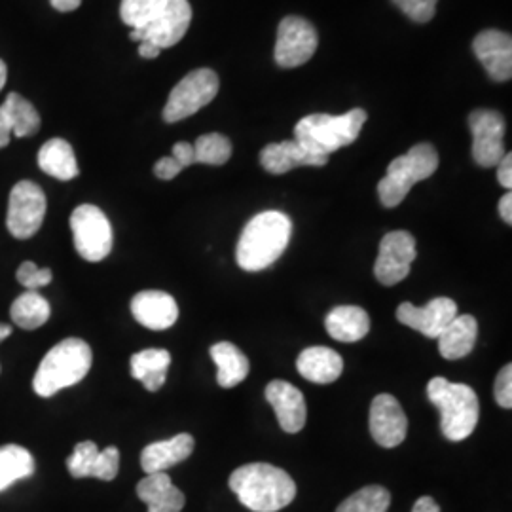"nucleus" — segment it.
Returning <instances> with one entry per match:
<instances>
[{"instance_id": "nucleus-26", "label": "nucleus", "mask_w": 512, "mask_h": 512, "mask_svg": "<svg viewBox=\"0 0 512 512\" xmlns=\"http://www.w3.org/2000/svg\"><path fill=\"white\" fill-rule=\"evenodd\" d=\"M38 167L57 181H73L80 173L71 143L57 137L40 148Z\"/></svg>"}, {"instance_id": "nucleus-4", "label": "nucleus", "mask_w": 512, "mask_h": 512, "mask_svg": "<svg viewBox=\"0 0 512 512\" xmlns=\"http://www.w3.org/2000/svg\"><path fill=\"white\" fill-rule=\"evenodd\" d=\"M92 363V348L80 338H67L46 353L35 374L33 389L38 397H54L61 389L80 384Z\"/></svg>"}, {"instance_id": "nucleus-27", "label": "nucleus", "mask_w": 512, "mask_h": 512, "mask_svg": "<svg viewBox=\"0 0 512 512\" xmlns=\"http://www.w3.org/2000/svg\"><path fill=\"white\" fill-rule=\"evenodd\" d=\"M171 366V355L165 349H145L131 357V376L145 385L147 391H160Z\"/></svg>"}, {"instance_id": "nucleus-11", "label": "nucleus", "mask_w": 512, "mask_h": 512, "mask_svg": "<svg viewBox=\"0 0 512 512\" xmlns=\"http://www.w3.org/2000/svg\"><path fill=\"white\" fill-rule=\"evenodd\" d=\"M192 21V6L188 0H169L164 12L150 21L147 27L131 29L129 38L133 42H148L160 50L173 48L188 33Z\"/></svg>"}, {"instance_id": "nucleus-33", "label": "nucleus", "mask_w": 512, "mask_h": 512, "mask_svg": "<svg viewBox=\"0 0 512 512\" xmlns=\"http://www.w3.org/2000/svg\"><path fill=\"white\" fill-rule=\"evenodd\" d=\"M232 158V143L222 133H207L194 143V162L205 165H224Z\"/></svg>"}, {"instance_id": "nucleus-14", "label": "nucleus", "mask_w": 512, "mask_h": 512, "mask_svg": "<svg viewBox=\"0 0 512 512\" xmlns=\"http://www.w3.org/2000/svg\"><path fill=\"white\" fill-rule=\"evenodd\" d=\"M370 433L382 448H397L403 444L408 433V418L393 395L382 393L372 401Z\"/></svg>"}, {"instance_id": "nucleus-42", "label": "nucleus", "mask_w": 512, "mask_h": 512, "mask_svg": "<svg viewBox=\"0 0 512 512\" xmlns=\"http://www.w3.org/2000/svg\"><path fill=\"white\" fill-rule=\"evenodd\" d=\"M499 215L507 224H512V194L507 192L501 200H499Z\"/></svg>"}, {"instance_id": "nucleus-19", "label": "nucleus", "mask_w": 512, "mask_h": 512, "mask_svg": "<svg viewBox=\"0 0 512 512\" xmlns=\"http://www.w3.org/2000/svg\"><path fill=\"white\" fill-rule=\"evenodd\" d=\"M131 313L137 323L150 330L171 329L179 319V306L164 291H141L131 300Z\"/></svg>"}, {"instance_id": "nucleus-32", "label": "nucleus", "mask_w": 512, "mask_h": 512, "mask_svg": "<svg viewBox=\"0 0 512 512\" xmlns=\"http://www.w3.org/2000/svg\"><path fill=\"white\" fill-rule=\"evenodd\" d=\"M389 505L391 494L384 486H365L349 495L342 505H338L336 512H387Z\"/></svg>"}, {"instance_id": "nucleus-2", "label": "nucleus", "mask_w": 512, "mask_h": 512, "mask_svg": "<svg viewBox=\"0 0 512 512\" xmlns=\"http://www.w3.org/2000/svg\"><path fill=\"white\" fill-rule=\"evenodd\" d=\"M293 222L281 211H264L247 222L238 241L239 268L245 272H262L279 260L289 247Z\"/></svg>"}, {"instance_id": "nucleus-17", "label": "nucleus", "mask_w": 512, "mask_h": 512, "mask_svg": "<svg viewBox=\"0 0 512 512\" xmlns=\"http://www.w3.org/2000/svg\"><path fill=\"white\" fill-rule=\"evenodd\" d=\"M473 52L495 82H507L512 76V38L509 33L486 29L473 40Z\"/></svg>"}, {"instance_id": "nucleus-6", "label": "nucleus", "mask_w": 512, "mask_h": 512, "mask_svg": "<svg viewBox=\"0 0 512 512\" xmlns=\"http://www.w3.org/2000/svg\"><path fill=\"white\" fill-rule=\"evenodd\" d=\"M439 167L437 148L420 143L410 148L404 156L395 158L378 184V196L384 207H397L404 202L414 184L429 179Z\"/></svg>"}, {"instance_id": "nucleus-47", "label": "nucleus", "mask_w": 512, "mask_h": 512, "mask_svg": "<svg viewBox=\"0 0 512 512\" xmlns=\"http://www.w3.org/2000/svg\"><path fill=\"white\" fill-rule=\"evenodd\" d=\"M8 336H12V327L10 325H0V342H4Z\"/></svg>"}, {"instance_id": "nucleus-12", "label": "nucleus", "mask_w": 512, "mask_h": 512, "mask_svg": "<svg viewBox=\"0 0 512 512\" xmlns=\"http://www.w3.org/2000/svg\"><path fill=\"white\" fill-rule=\"evenodd\" d=\"M416 239L404 230H395L385 234L380 241V253L374 264L376 279L385 285L393 287L406 279L410 274L412 262L416 260Z\"/></svg>"}, {"instance_id": "nucleus-39", "label": "nucleus", "mask_w": 512, "mask_h": 512, "mask_svg": "<svg viewBox=\"0 0 512 512\" xmlns=\"http://www.w3.org/2000/svg\"><path fill=\"white\" fill-rule=\"evenodd\" d=\"M497 167V181L499 184L503 186V188H507V190H511L512 188V154L511 152H507L503 158H501V162L495 165Z\"/></svg>"}, {"instance_id": "nucleus-10", "label": "nucleus", "mask_w": 512, "mask_h": 512, "mask_svg": "<svg viewBox=\"0 0 512 512\" xmlns=\"http://www.w3.org/2000/svg\"><path fill=\"white\" fill-rule=\"evenodd\" d=\"M319 38L317 31L308 19L289 16L279 23L277 42H275V63L283 69H294L308 63Z\"/></svg>"}, {"instance_id": "nucleus-3", "label": "nucleus", "mask_w": 512, "mask_h": 512, "mask_svg": "<svg viewBox=\"0 0 512 512\" xmlns=\"http://www.w3.org/2000/svg\"><path fill=\"white\" fill-rule=\"evenodd\" d=\"M366 118L365 109L349 110L342 116L310 114L296 124L294 141L313 156L329 158L332 152L357 141Z\"/></svg>"}, {"instance_id": "nucleus-16", "label": "nucleus", "mask_w": 512, "mask_h": 512, "mask_svg": "<svg viewBox=\"0 0 512 512\" xmlns=\"http://www.w3.org/2000/svg\"><path fill=\"white\" fill-rule=\"evenodd\" d=\"M458 315V306L452 298L440 296L431 300L427 306L418 308L410 302H403L397 308V319L410 329L418 330L427 338H439L440 332Z\"/></svg>"}, {"instance_id": "nucleus-28", "label": "nucleus", "mask_w": 512, "mask_h": 512, "mask_svg": "<svg viewBox=\"0 0 512 512\" xmlns=\"http://www.w3.org/2000/svg\"><path fill=\"white\" fill-rule=\"evenodd\" d=\"M211 357L219 368L217 382L220 387H236L249 376V359L238 346L230 342H219L211 348Z\"/></svg>"}, {"instance_id": "nucleus-37", "label": "nucleus", "mask_w": 512, "mask_h": 512, "mask_svg": "<svg viewBox=\"0 0 512 512\" xmlns=\"http://www.w3.org/2000/svg\"><path fill=\"white\" fill-rule=\"evenodd\" d=\"M495 401L501 408H512V365H505L497 374L494 385Z\"/></svg>"}, {"instance_id": "nucleus-25", "label": "nucleus", "mask_w": 512, "mask_h": 512, "mask_svg": "<svg viewBox=\"0 0 512 512\" xmlns=\"http://www.w3.org/2000/svg\"><path fill=\"white\" fill-rule=\"evenodd\" d=\"M327 332L338 342H359L370 330V317L359 306H338L325 319Z\"/></svg>"}, {"instance_id": "nucleus-41", "label": "nucleus", "mask_w": 512, "mask_h": 512, "mask_svg": "<svg viewBox=\"0 0 512 512\" xmlns=\"http://www.w3.org/2000/svg\"><path fill=\"white\" fill-rule=\"evenodd\" d=\"M412 512H440L439 503L429 497V495H423L416 503H414V509Z\"/></svg>"}, {"instance_id": "nucleus-45", "label": "nucleus", "mask_w": 512, "mask_h": 512, "mask_svg": "<svg viewBox=\"0 0 512 512\" xmlns=\"http://www.w3.org/2000/svg\"><path fill=\"white\" fill-rule=\"evenodd\" d=\"M160 54H162V50L156 48V46H152V44H148V42H141V44H139V55H141L143 59H156Z\"/></svg>"}, {"instance_id": "nucleus-23", "label": "nucleus", "mask_w": 512, "mask_h": 512, "mask_svg": "<svg viewBox=\"0 0 512 512\" xmlns=\"http://www.w3.org/2000/svg\"><path fill=\"white\" fill-rule=\"evenodd\" d=\"M296 368L302 378L313 384H332L336 382L344 372V359L334 349L315 346L304 349L298 355Z\"/></svg>"}, {"instance_id": "nucleus-38", "label": "nucleus", "mask_w": 512, "mask_h": 512, "mask_svg": "<svg viewBox=\"0 0 512 512\" xmlns=\"http://www.w3.org/2000/svg\"><path fill=\"white\" fill-rule=\"evenodd\" d=\"M183 165L179 164L173 156H165L162 160H158L154 165V175L162 181H171L175 179L181 171H183Z\"/></svg>"}, {"instance_id": "nucleus-7", "label": "nucleus", "mask_w": 512, "mask_h": 512, "mask_svg": "<svg viewBox=\"0 0 512 512\" xmlns=\"http://www.w3.org/2000/svg\"><path fill=\"white\" fill-rule=\"evenodd\" d=\"M219 86V76L211 69H198L186 74L169 93L164 107L165 122L175 124L194 116L217 97Z\"/></svg>"}, {"instance_id": "nucleus-8", "label": "nucleus", "mask_w": 512, "mask_h": 512, "mask_svg": "<svg viewBox=\"0 0 512 512\" xmlns=\"http://www.w3.org/2000/svg\"><path fill=\"white\" fill-rule=\"evenodd\" d=\"M74 249L88 262H101L112 251V226L107 215L90 203L76 207L71 215Z\"/></svg>"}, {"instance_id": "nucleus-30", "label": "nucleus", "mask_w": 512, "mask_h": 512, "mask_svg": "<svg viewBox=\"0 0 512 512\" xmlns=\"http://www.w3.org/2000/svg\"><path fill=\"white\" fill-rule=\"evenodd\" d=\"M35 473V458L18 444L0 446V492Z\"/></svg>"}, {"instance_id": "nucleus-34", "label": "nucleus", "mask_w": 512, "mask_h": 512, "mask_svg": "<svg viewBox=\"0 0 512 512\" xmlns=\"http://www.w3.org/2000/svg\"><path fill=\"white\" fill-rule=\"evenodd\" d=\"M169 0H122L120 18L131 29L147 27L150 21L164 12Z\"/></svg>"}, {"instance_id": "nucleus-44", "label": "nucleus", "mask_w": 512, "mask_h": 512, "mask_svg": "<svg viewBox=\"0 0 512 512\" xmlns=\"http://www.w3.org/2000/svg\"><path fill=\"white\" fill-rule=\"evenodd\" d=\"M12 139V129L8 126L2 110H0V148L8 147Z\"/></svg>"}, {"instance_id": "nucleus-40", "label": "nucleus", "mask_w": 512, "mask_h": 512, "mask_svg": "<svg viewBox=\"0 0 512 512\" xmlns=\"http://www.w3.org/2000/svg\"><path fill=\"white\" fill-rule=\"evenodd\" d=\"M171 156H173L179 164L183 165L184 169L190 167L192 164H196V162H194V145L184 143V141L183 143H177V145L173 147Z\"/></svg>"}, {"instance_id": "nucleus-36", "label": "nucleus", "mask_w": 512, "mask_h": 512, "mask_svg": "<svg viewBox=\"0 0 512 512\" xmlns=\"http://www.w3.org/2000/svg\"><path fill=\"white\" fill-rule=\"evenodd\" d=\"M437 2L439 0H393V4L416 23H427L435 18Z\"/></svg>"}, {"instance_id": "nucleus-15", "label": "nucleus", "mask_w": 512, "mask_h": 512, "mask_svg": "<svg viewBox=\"0 0 512 512\" xmlns=\"http://www.w3.org/2000/svg\"><path fill=\"white\" fill-rule=\"evenodd\" d=\"M67 469L74 478H99L110 482L120 471V450L116 446L99 450L92 440L78 442L67 459Z\"/></svg>"}, {"instance_id": "nucleus-20", "label": "nucleus", "mask_w": 512, "mask_h": 512, "mask_svg": "<svg viewBox=\"0 0 512 512\" xmlns=\"http://www.w3.org/2000/svg\"><path fill=\"white\" fill-rule=\"evenodd\" d=\"M196 440L188 433H181L173 439L152 442L141 452V467L147 475L165 473L167 469L183 463L192 456Z\"/></svg>"}, {"instance_id": "nucleus-31", "label": "nucleus", "mask_w": 512, "mask_h": 512, "mask_svg": "<svg viewBox=\"0 0 512 512\" xmlns=\"http://www.w3.org/2000/svg\"><path fill=\"white\" fill-rule=\"evenodd\" d=\"M50 313L48 300L37 291H25L14 300L10 310L12 321L23 330L40 329L50 319Z\"/></svg>"}, {"instance_id": "nucleus-35", "label": "nucleus", "mask_w": 512, "mask_h": 512, "mask_svg": "<svg viewBox=\"0 0 512 512\" xmlns=\"http://www.w3.org/2000/svg\"><path fill=\"white\" fill-rule=\"evenodd\" d=\"M19 285H23L27 291H37L40 287H46L52 283V270L50 268H38L33 260H27L19 266Z\"/></svg>"}, {"instance_id": "nucleus-13", "label": "nucleus", "mask_w": 512, "mask_h": 512, "mask_svg": "<svg viewBox=\"0 0 512 512\" xmlns=\"http://www.w3.org/2000/svg\"><path fill=\"white\" fill-rule=\"evenodd\" d=\"M473 158L480 167H495L505 152V118L497 110L478 109L469 116Z\"/></svg>"}, {"instance_id": "nucleus-9", "label": "nucleus", "mask_w": 512, "mask_h": 512, "mask_svg": "<svg viewBox=\"0 0 512 512\" xmlns=\"http://www.w3.org/2000/svg\"><path fill=\"white\" fill-rule=\"evenodd\" d=\"M46 194L33 181H21L10 192L6 226L8 232L18 239L33 238L46 217Z\"/></svg>"}, {"instance_id": "nucleus-5", "label": "nucleus", "mask_w": 512, "mask_h": 512, "mask_svg": "<svg viewBox=\"0 0 512 512\" xmlns=\"http://www.w3.org/2000/svg\"><path fill=\"white\" fill-rule=\"evenodd\" d=\"M427 397L439 408L440 431L446 439L461 442L473 435L480 414L473 387L437 376L427 384Z\"/></svg>"}, {"instance_id": "nucleus-43", "label": "nucleus", "mask_w": 512, "mask_h": 512, "mask_svg": "<svg viewBox=\"0 0 512 512\" xmlns=\"http://www.w3.org/2000/svg\"><path fill=\"white\" fill-rule=\"evenodd\" d=\"M50 2L57 12H65V14L74 12L82 4V0H50Z\"/></svg>"}, {"instance_id": "nucleus-18", "label": "nucleus", "mask_w": 512, "mask_h": 512, "mask_svg": "<svg viewBox=\"0 0 512 512\" xmlns=\"http://www.w3.org/2000/svg\"><path fill=\"white\" fill-rule=\"evenodd\" d=\"M266 401L272 404L275 418L285 433L294 435L304 429L308 410L304 403V395L298 387L285 380H274L266 387Z\"/></svg>"}, {"instance_id": "nucleus-29", "label": "nucleus", "mask_w": 512, "mask_h": 512, "mask_svg": "<svg viewBox=\"0 0 512 512\" xmlns=\"http://www.w3.org/2000/svg\"><path fill=\"white\" fill-rule=\"evenodd\" d=\"M0 110L12 129V135L16 137L37 135L40 129V114L25 97H21L19 93H8Z\"/></svg>"}, {"instance_id": "nucleus-1", "label": "nucleus", "mask_w": 512, "mask_h": 512, "mask_svg": "<svg viewBox=\"0 0 512 512\" xmlns=\"http://www.w3.org/2000/svg\"><path fill=\"white\" fill-rule=\"evenodd\" d=\"M230 490L243 507L253 512H277L296 497V484L289 473L270 463H249L230 475Z\"/></svg>"}, {"instance_id": "nucleus-21", "label": "nucleus", "mask_w": 512, "mask_h": 512, "mask_svg": "<svg viewBox=\"0 0 512 512\" xmlns=\"http://www.w3.org/2000/svg\"><path fill=\"white\" fill-rule=\"evenodd\" d=\"M329 158L313 156L308 150L300 147L296 141H283L268 145L260 152V164L272 175H285L294 167H323Z\"/></svg>"}, {"instance_id": "nucleus-46", "label": "nucleus", "mask_w": 512, "mask_h": 512, "mask_svg": "<svg viewBox=\"0 0 512 512\" xmlns=\"http://www.w3.org/2000/svg\"><path fill=\"white\" fill-rule=\"evenodd\" d=\"M6 78H8V69H6V63L0 59V90L4 88V84H6Z\"/></svg>"}, {"instance_id": "nucleus-22", "label": "nucleus", "mask_w": 512, "mask_h": 512, "mask_svg": "<svg viewBox=\"0 0 512 512\" xmlns=\"http://www.w3.org/2000/svg\"><path fill=\"white\" fill-rule=\"evenodd\" d=\"M137 495L147 503L148 512H181L186 505V497L167 473L145 476L137 484Z\"/></svg>"}, {"instance_id": "nucleus-24", "label": "nucleus", "mask_w": 512, "mask_h": 512, "mask_svg": "<svg viewBox=\"0 0 512 512\" xmlns=\"http://www.w3.org/2000/svg\"><path fill=\"white\" fill-rule=\"evenodd\" d=\"M478 336V323L473 315H456L448 327L440 332V355L448 361H458L467 357L475 349Z\"/></svg>"}]
</instances>
